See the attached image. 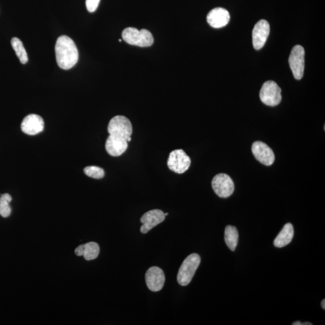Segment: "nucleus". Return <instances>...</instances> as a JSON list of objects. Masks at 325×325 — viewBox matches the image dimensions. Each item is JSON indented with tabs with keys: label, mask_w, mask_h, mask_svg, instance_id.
I'll return each instance as SVG.
<instances>
[{
	"label": "nucleus",
	"mask_w": 325,
	"mask_h": 325,
	"mask_svg": "<svg viewBox=\"0 0 325 325\" xmlns=\"http://www.w3.org/2000/svg\"><path fill=\"white\" fill-rule=\"evenodd\" d=\"M321 305H322V307L323 308L324 310H325V299H324V300L322 301Z\"/></svg>",
	"instance_id": "obj_23"
},
{
	"label": "nucleus",
	"mask_w": 325,
	"mask_h": 325,
	"mask_svg": "<svg viewBox=\"0 0 325 325\" xmlns=\"http://www.w3.org/2000/svg\"><path fill=\"white\" fill-rule=\"evenodd\" d=\"M84 245H85V248L83 254L84 258L87 261L97 259L100 254V247L98 244L91 242Z\"/></svg>",
	"instance_id": "obj_18"
},
{
	"label": "nucleus",
	"mask_w": 325,
	"mask_h": 325,
	"mask_svg": "<svg viewBox=\"0 0 325 325\" xmlns=\"http://www.w3.org/2000/svg\"><path fill=\"white\" fill-rule=\"evenodd\" d=\"M289 62L294 77L301 80L303 77L305 67V50L301 45H297L291 52Z\"/></svg>",
	"instance_id": "obj_7"
},
{
	"label": "nucleus",
	"mask_w": 325,
	"mask_h": 325,
	"mask_svg": "<svg viewBox=\"0 0 325 325\" xmlns=\"http://www.w3.org/2000/svg\"><path fill=\"white\" fill-rule=\"evenodd\" d=\"M21 128L22 132L28 135L38 134L44 129V121L40 116L31 114L22 121Z\"/></svg>",
	"instance_id": "obj_12"
},
{
	"label": "nucleus",
	"mask_w": 325,
	"mask_h": 325,
	"mask_svg": "<svg viewBox=\"0 0 325 325\" xmlns=\"http://www.w3.org/2000/svg\"><path fill=\"white\" fill-rule=\"evenodd\" d=\"M252 151L256 159L265 166H270L275 162V154L266 144L256 142L252 146Z\"/></svg>",
	"instance_id": "obj_11"
},
{
	"label": "nucleus",
	"mask_w": 325,
	"mask_h": 325,
	"mask_svg": "<svg viewBox=\"0 0 325 325\" xmlns=\"http://www.w3.org/2000/svg\"><path fill=\"white\" fill-rule=\"evenodd\" d=\"M127 141H128V142H130L131 141V137H130L128 139H127Z\"/></svg>",
	"instance_id": "obj_26"
},
{
	"label": "nucleus",
	"mask_w": 325,
	"mask_h": 325,
	"mask_svg": "<svg viewBox=\"0 0 325 325\" xmlns=\"http://www.w3.org/2000/svg\"><path fill=\"white\" fill-rule=\"evenodd\" d=\"M100 0H86L87 10L89 12H94L97 9Z\"/></svg>",
	"instance_id": "obj_21"
},
{
	"label": "nucleus",
	"mask_w": 325,
	"mask_h": 325,
	"mask_svg": "<svg viewBox=\"0 0 325 325\" xmlns=\"http://www.w3.org/2000/svg\"><path fill=\"white\" fill-rule=\"evenodd\" d=\"M260 98L265 105L276 106L281 101V89L275 81H267L260 90Z\"/></svg>",
	"instance_id": "obj_5"
},
{
	"label": "nucleus",
	"mask_w": 325,
	"mask_h": 325,
	"mask_svg": "<svg viewBox=\"0 0 325 325\" xmlns=\"http://www.w3.org/2000/svg\"><path fill=\"white\" fill-rule=\"evenodd\" d=\"M164 214H165V216L168 215V213H164Z\"/></svg>",
	"instance_id": "obj_27"
},
{
	"label": "nucleus",
	"mask_w": 325,
	"mask_h": 325,
	"mask_svg": "<svg viewBox=\"0 0 325 325\" xmlns=\"http://www.w3.org/2000/svg\"><path fill=\"white\" fill-rule=\"evenodd\" d=\"M56 61L61 68L67 70L74 66L78 61L77 47L71 38L63 35L59 37L55 46Z\"/></svg>",
	"instance_id": "obj_2"
},
{
	"label": "nucleus",
	"mask_w": 325,
	"mask_h": 325,
	"mask_svg": "<svg viewBox=\"0 0 325 325\" xmlns=\"http://www.w3.org/2000/svg\"><path fill=\"white\" fill-rule=\"evenodd\" d=\"M84 248H85V245H81L79 246L75 249V253L77 256H83L84 253Z\"/></svg>",
	"instance_id": "obj_22"
},
{
	"label": "nucleus",
	"mask_w": 325,
	"mask_h": 325,
	"mask_svg": "<svg viewBox=\"0 0 325 325\" xmlns=\"http://www.w3.org/2000/svg\"><path fill=\"white\" fill-rule=\"evenodd\" d=\"M270 33V25L264 19L259 21L253 31V43L254 49H261L266 42Z\"/></svg>",
	"instance_id": "obj_10"
},
{
	"label": "nucleus",
	"mask_w": 325,
	"mask_h": 325,
	"mask_svg": "<svg viewBox=\"0 0 325 325\" xmlns=\"http://www.w3.org/2000/svg\"><path fill=\"white\" fill-rule=\"evenodd\" d=\"M84 174L92 179H103L105 175L104 169L100 167L90 166H87L84 169Z\"/></svg>",
	"instance_id": "obj_20"
},
{
	"label": "nucleus",
	"mask_w": 325,
	"mask_h": 325,
	"mask_svg": "<svg viewBox=\"0 0 325 325\" xmlns=\"http://www.w3.org/2000/svg\"><path fill=\"white\" fill-rule=\"evenodd\" d=\"M145 281L147 287L152 292H157L162 290L165 282L163 271L159 267L149 268L146 273Z\"/></svg>",
	"instance_id": "obj_9"
},
{
	"label": "nucleus",
	"mask_w": 325,
	"mask_h": 325,
	"mask_svg": "<svg viewBox=\"0 0 325 325\" xmlns=\"http://www.w3.org/2000/svg\"><path fill=\"white\" fill-rule=\"evenodd\" d=\"M12 199L9 194H5L1 195L0 197V215L4 217L10 216L11 208L9 203Z\"/></svg>",
	"instance_id": "obj_19"
},
{
	"label": "nucleus",
	"mask_w": 325,
	"mask_h": 325,
	"mask_svg": "<svg viewBox=\"0 0 325 325\" xmlns=\"http://www.w3.org/2000/svg\"><path fill=\"white\" fill-rule=\"evenodd\" d=\"M163 211L158 209L146 212L140 219L143 225L140 228L141 233L146 234L151 229L162 223L165 219Z\"/></svg>",
	"instance_id": "obj_13"
},
{
	"label": "nucleus",
	"mask_w": 325,
	"mask_h": 325,
	"mask_svg": "<svg viewBox=\"0 0 325 325\" xmlns=\"http://www.w3.org/2000/svg\"><path fill=\"white\" fill-rule=\"evenodd\" d=\"M207 20L210 26L219 29L228 24L230 20V15L225 8L217 7L208 13Z\"/></svg>",
	"instance_id": "obj_14"
},
{
	"label": "nucleus",
	"mask_w": 325,
	"mask_h": 325,
	"mask_svg": "<svg viewBox=\"0 0 325 325\" xmlns=\"http://www.w3.org/2000/svg\"><path fill=\"white\" fill-rule=\"evenodd\" d=\"M238 240L239 233L237 229L233 226H227L225 230V241L230 250L235 251Z\"/></svg>",
	"instance_id": "obj_16"
},
{
	"label": "nucleus",
	"mask_w": 325,
	"mask_h": 325,
	"mask_svg": "<svg viewBox=\"0 0 325 325\" xmlns=\"http://www.w3.org/2000/svg\"><path fill=\"white\" fill-rule=\"evenodd\" d=\"M108 132L109 136L106 142L107 153L113 157L120 156L128 148L127 139L132 132L131 123L124 116H116L110 121Z\"/></svg>",
	"instance_id": "obj_1"
},
{
	"label": "nucleus",
	"mask_w": 325,
	"mask_h": 325,
	"mask_svg": "<svg viewBox=\"0 0 325 325\" xmlns=\"http://www.w3.org/2000/svg\"><path fill=\"white\" fill-rule=\"evenodd\" d=\"M11 45L15 51L16 55L22 64H25L27 63L28 56L24 47L23 44L20 39L17 38H13L11 40Z\"/></svg>",
	"instance_id": "obj_17"
},
{
	"label": "nucleus",
	"mask_w": 325,
	"mask_h": 325,
	"mask_svg": "<svg viewBox=\"0 0 325 325\" xmlns=\"http://www.w3.org/2000/svg\"><path fill=\"white\" fill-rule=\"evenodd\" d=\"M293 236V226L290 223H288L284 225L278 236L274 240V245L277 248H283L292 242Z\"/></svg>",
	"instance_id": "obj_15"
},
{
	"label": "nucleus",
	"mask_w": 325,
	"mask_h": 325,
	"mask_svg": "<svg viewBox=\"0 0 325 325\" xmlns=\"http://www.w3.org/2000/svg\"><path fill=\"white\" fill-rule=\"evenodd\" d=\"M200 262V257L197 254H192L184 260L177 275V281L179 284L186 286L190 283Z\"/></svg>",
	"instance_id": "obj_4"
},
{
	"label": "nucleus",
	"mask_w": 325,
	"mask_h": 325,
	"mask_svg": "<svg viewBox=\"0 0 325 325\" xmlns=\"http://www.w3.org/2000/svg\"><path fill=\"white\" fill-rule=\"evenodd\" d=\"M191 160L183 149H176L169 154L168 160V168L177 174H183L190 167Z\"/></svg>",
	"instance_id": "obj_6"
},
{
	"label": "nucleus",
	"mask_w": 325,
	"mask_h": 325,
	"mask_svg": "<svg viewBox=\"0 0 325 325\" xmlns=\"http://www.w3.org/2000/svg\"><path fill=\"white\" fill-rule=\"evenodd\" d=\"M211 185L217 196L223 198L230 196L234 191L233 181L227 174H219L216 175L212 180Z\"/></svg>",
	"instance_id": "obj_8"
},
{
	"label": "nucleus",
	"mask_w": 325,
	"mask_h": 325,
	"mask_svg": "<svg viewBox=\"0 0 325 325\" xmlns=\"http://www.w3.org/2000/svg\"><path fill=\"white\" fill-rule=\"evenodd\" d=\"M293 325H302V324L300 322L298 321V322H293Z\"/></svg>",
	"instance_id": "obj_24"
},
{
	"label": "nucleus",
	"mask_w": 325,
	"mask_h": 325,
	"mask_svg": "<svg viewBox=\"0 0 325 325\" xmlns=\"http://www.w3.org/2000/svg\"><path fill=\"white\" fill-rule=\"evenodd\" d=\"M123 39L127 43L140 47H148L154 43L151 33L146 29L138 30L135 28L129 27L123 31Z\"/></svg>",
	"instance_id": "obj_3"
},
{
	"label": "nucleus",
	"mask_w": 325,
	"mask_h": 325,
	"mask_svg": "<svg viewBox=\"0 0 325 325\" xmlns=\"http://www.w3.org/2000/svg\"><path fill=\"white\" fill-rule=\"evenodd\" d=\"M302 325H312V324L309 323V322H305V323L302 324Z\"/></svg>",
	"instance_id": "obj_25"
}]
</instances>
